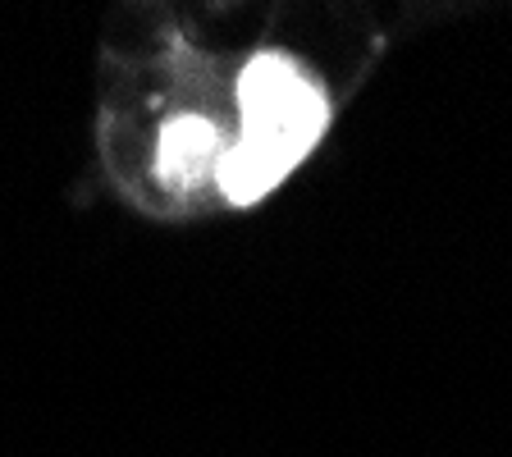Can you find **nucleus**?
Returning <instances> with one entry per match:
<instances>
[{"mask_svg":"<svg viewBox=\"0 0 512 457\" xmlns=\"http://www.w3.org/2000/svg\"><path fill=\"white\" fill-rule=\"evenodd\" d=\"M238 142L224 147L215 179L234 206H252L302 165L330 124V96L293 55L261 51L238 74Z\"/></svg>","mask_w":512,"mask_h":457,"instance_id":"obj_1","label":"nucleus"},{"mask_svg":"<svg viewBox=\"0 0 512 457\" xmlns=\"http://www.w3.org/2000/svg\"><path fill=\"white\" fill-rule=\"evenodd\" d=\"M224 156L220 128L206 115H179L160 128V147H156V174L165 188L188 192L202 179H211L215 165Z\"/></svg>","mask_w":512,"mask_h":457,"instance_id":"obj_2","label":"nucleus"}]
</instances>
